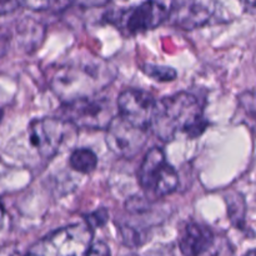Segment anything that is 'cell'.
Returning <instances> with one entry per match:
<instances>
[{
	"label": "cell",
	"instance_id": "obj_13",
	"mask_svg": "<svg viewBox=\"0 0 256 256\" xmlns=\"http://www.w3.org/2000/svg\"><path fill=\"white\" fill-rule=\"evenodd\" d=\"M144 72L149 76L154 78L159 82H170V80H174L176 78V72L174 69L166 66H159V65H145Z\"/></svg>",
	"mask_w": 256,
	"mask_h": 256
},
{
	"label": "cell",
	"instance_id": "obj_19",
	"mask_svg": "<svg viewBox=\"0 0 256 256\" xmlns=\"http://www.w3.org/2000/svg\"><path fill=\"white\" fill-rule=\"evenodd\" d=\"M6 212H5L4 208H2V205L0 204V232H2V230L4 229L5 225H6Z\"/></svg>",
	"mask_w": 256,
	"mask_h": 256
},
{
	"label": "cell",
	"instance_id": "obj_7",
	"mask_svg": "<svg viewBox=\"0 0 256 256\" xmlns=\"http://www.w3.org/2000/svg\"><path fill=\"white\" fill-rule=\"evenodd\" d=\"M146 140V129L130 124L120 115H115L106 128L105 142L109 149L118 156H135L142 152Z\"/></svg>",
	"mask_w": 256,
	"mask_h": 256
},
{
	"label": "cell",
	"instance_id": "obj_18",
	"mask_svg": "<svg viewBox=\"0 0 256 256\" xmlns=\"http://www.w3.org/2000/svg\"><path fill=\"white\" fill-rule=\"evenodd\" d=\"M72 4L82 8H99L106 5L110 0H69Z\"/></svg>",
	"mask_w": 256,
	"mask_h": 256
},
{
	"label": "cell",
	"instance_id": "obj_5",
	"mask_svg": "<svg viewBox=\"0 0 256 256\" xmlns=\"http://www.w3.org/2000/svg\"><path fill=\"white\" fill-rule=\"evenodd\" d=\"M219 9L218 0H172L168 19L180 29L194 30L216 19Z\"/></svg>",
	"mask_w": 256,
	"mask_h": 256
},
{
	"label": "cell",
	"instance_id": "obj_14",
	"mask_svg": "<svg viewBox=\"0 0 256 256\" xmlns=\"http://www.w3.org/2000/svg\"><path fill=\"white\" fill-rule=\"evenodd\" d=\"M56 0H19V4L34 12H44L50 9Z\"/></svg>",
	"mask_w": 256,
	"mask_h": 256
},
{
	"label": "cell",
	"instance_id": "obj_15",
	"mask_svg": "<svg viewBox=\"0 0 256 256\" xmlns=\"http://www.w3.org/2000/svg\"><path fill=\"white\" fill-rule=\"evenodd\" d=\"M86 219H88V225H89L90 228L92 226L100 228L102 225H104V222L108 220V212H105L104 209H102L98 212H94V214L89 215Z\"/></svg>",
	"mask_w": 256,
	"mask_h": 256
},
{
	"label": "cell",
	"instance_id": "obj_16",
	"mask_svg": "<svg viewBox=\"0 0 256 256\" xmlns=\"http://www.w3.org/2000/svg\"><path fill=\"white\" fill-rule=\"evenodd\" d=\"M110 250L106 244L102 242H98L96 244H90L89 249L86 250L85 255H109Z\"/></svg>",
	"mask_w": 256,
	"mask_h": 256
},
{
	"label": "cell",
	"instance_id": "obj_9",
	"mask_svg": "<svg viewBox=\"0 0 256 256\" xmlns=\"http://www.w3.org/2000/svg\"><path fill=\"white\" fill-rule=\"evenodd\" d=\"M168 19V9L156 0H146L119 15V25L129 34L155 29Z\"/></svg>",
	"mask_w": 256,
	"mask_h": 256
},
{
	"label": "cell",
	"instance_id": "obj_8",
	"mask_svg": "<svg viewBox=\"0 0 256 256\" xmlns=\"http://www.w3.org/2000/svg\"><path fill=\"white\" fill-rule=\"evenodd\" d=\"M66 132V122L62 118L45 116L30 122L28 138L38 154L50 159L59 152Z\"/></svg>",
	"mask_w": 256,
	"mask_h": 256
},
{
	"label": "cell",
	"instance_id": "obj_4",
	"mask_svg": "<svg viewBox=\"0 0 256 256\" xmlns=\"http://www.w3.org/2000/svg\"><path fill=\"white\" fill-rule=\"evenodd\" d=\"M92 240V228L76 224L62 228L39 240L29 254L32 255H85Z\"/></svg>",
	"mask_w": 256,
	"mask_h": 256
},
{
	"label": "cell",
	"instance_id": "obj_12",
	"mask_svg": "<svg viewBox=\"0 0 256 256\" xmlns=\"http://www.w3.org/2000/svg\"><path fill=\"white\" fill-rule=\"evenodd\" d=\"M98 158L90 149H76L70 156V166L82 174H90L96 169Z\"/></svg>",
	"mask_w": 256,
	"mask_h": 256
},
{
	"label": "cell",
	"instance_id": "obj_2",
	"mask_svg": "<svg viewBox=\"0 0 256 256\" xmlns=\"http://www.w3.org/2000/svg\"><path fill=\"white\" fill-rule=\"evenodd\" d=\"M139 180L149 198L166 196L174 192L179 185L176 172L159 148H152L146 152L140 166Z\"/></svg>",
	"mask_w": 256,
	"mask_h": 256
},
{
	"label": "cell",
	"instance_id": "obj_6",
	"mask_svg": "<svg viewBox=\"0 0 256 256\" xmlns=\"http://www.w3.org/2000/svg\"><path fill=\"white\" fill-rule=\"evenodd\" d=\"M92 68L65 66L55 74L52 79V89L62 95L66 102L82 96H90L102 85L96 79Z\"/></svg>",
	"mask_w": 256,
	"mask_h": 256
},
{
	"label": "cell",
	"instance_id": "obj_10",
	"mask_svg": "<svg viewBox=\"0 0 256 256\" xmlns=\"http://www.w3.org/2000/svg\"><path fill=\"white\" fill-rule=\"evenodd\" d=\"M155 99L144 90L128 89L118 98V112L124 120L138 128L148 129L154 112Z\"/></svg>",
	"mask_w": 256,
	"mask_h": 256
},
{
	"label": "cell",
	"instance_id": "obj_17",
	"mask_svg": "<svg viewBox=\"0 0 256 256\" xmlns=\"http://www.w3.org/2000/svg\"><path fill=\"white\" fill-rule=\"evenodd\" d=\"M19 5V0H0V16L15 12Z\"/></svg>",
	"mask_w": 256,
	"mask_h": 256
},
{
	"label": "cell",
	"instance_id": "obj_11",
	"mask_svg": "<svg viewBox=\"0 0 256 256\" xmlns=\"http://www.w3.org/2000/svg\"><path fill=\"white\" fill-rule=\"evenodd\" d=\"M215 242L212 230L199 224H190L185 228L180 239V250L182 254L196 256L206 254Z\"/></svg>",
	"mask_w": 256,
	"mask_h": 256
},
{
	"label": "cell",
	"instance_id": "obj_1",
	"mask_svg": "<svg viewBox=\"0 0 256 256\" xmlns=\"http://www.w3.org/2000/svg\"><path fill=\"white\" fill-rule=\"evenodd\" d=\"M149 128L160 140L170 142L178 132L199 136L206 129V122L196 98L179 92L155 102Z\"/></svg>",
	"mask_w": 256,
	"mask_h": 256
},
{
	"label": "cell",
	"instance_id": "obj_3",
	"mask_svg": "<svg viewBox=\"0 0 256 256\" xmlns=\"http://www.w3.org/2000/svg\"><path fill=\"white\" fill-rule=\"evenodd\" d=\"M62 120L85 129H106L116 115L110 100L96 96H82L69 100L62 108Z\"/></svg>",
	"mask_w": 256,
	"mask_h": 256
}]
</instances>
